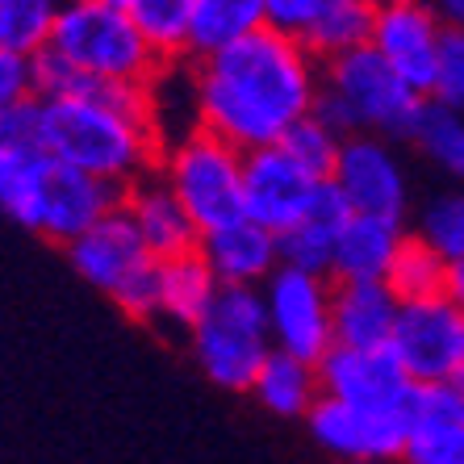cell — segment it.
Returning a JSON list of instances; mask_svg holds the SVG:
<instances>
[{
  "label": "cell",
  "instance_id": "cell-1",
  "mask_svg": "<svg viewBox=\"0 0 464 464\" xmlns=\"http://www.w3.org/2000/svg\"><path fill=\"white\" fill-rule=\"evenodd\" d=\"M318 67L297 43L259 25L243 43L201 59L193 72L197 126L238 155L264 151L310 118Z\"/></svg>",
  "mask_w": 464,
  "mask_h": 464
},
{
  "label": "cell",
  "instance_id": "cell-2",
  "mask_svg": "<svg viewBox=\"0 0 464 464\" xmlns=\"http://www.w3.org/2000/svg\"><path fill=\"white\" fill-rule=\"evenodd\" d=\"M38 151L59 168L126 188L139 176H147L155 139L151 121L118 105L51 101V105H38Z\"/></svg>",
  "mask_w": 464,
  "mask_h": 464
},
{
  "label": "cell",
  "instance_id": "cell-3",
  "mask_svg": "<svg viewBox=\"0 0 464 464\" xmlns=\"http://www.w3.org/2000/svg\"><path fill=\"white\" fill-rule=\"evenodd\" d=\"M419 109L422 97H414L411 88L381 63V54L372 46H356V51L326 63L318 92H314L310 118L331 130L339 142L356 139L364 130H377L372 139L381 142H411Z\"/></svg>",
  "mask_w": 464,
  "mask_h": 464
},
{
  "label": "cell",
  "instance_id": "cell-4",
  "mask_svg": "<svg viewBox=\"0 0 464 464\" xmlns=\"http://www.w3.org/2000/svg\"><path fill=\"white\" fill-rule=\"evenodd\" d=\"M46 46L76 72L109 84H147L160 67L130 25L126 0H76L54 9Z\"/></svg>",
  "mask_w": 464,
  "mask_h": 464
},
{
  "label": "cell",
  "instance_id": "cell-5",
  "mask_svg": "<svg viewBox=\"0 0 464 464\" xmlns=\"http://www.w3.org/2000/svg\"><path fill=\"white\" fill-rule=\"evenodd\" d=\"M193 335V356L214 385L222 389H251L268 343V318H264V297L259 289H230L218 285L206 318L188 331Z\"/></svg>",
  "mask_w": 464,
  "mask_h": 464
},
{
  "label": "cell",
  "instance_id": "cell-6",
  "mask_svg": "<svg viewBox=\"0 0 464 464\" xmlns=\"http://www.w3.org/2000/svg\"><path fill=\"white\" fill-rule=\"evenodd\" d=\"M163 184L188 214L197 235L243 222V155L209 134H188L163 163Z\"/></svg>",
  "mask_w": 464,
  "mask_h": 464
},
{
  "label": "cell",
  "instance_id": "cell-7",
  "mask_svg": "<svg viewBox=\"0 0 464 464\" xmlns=\"http://www.w3.org/2000/svg\"><path fill=\"white\" fill-rule=\"evenodd\" d=\"M389 356L411 385H460L464 372V310L448 297L401 302L389 335Z\"/></svg>",
  "mask_w": 464,
  "mask_h": 464
},
{
  "label": "cell",
  "instance_id": "cell-8",
  "mask_svg": "<svg viewBox=\"0 0 464 464\" xmlns=\"http://www.w3.org/2000/svg\"><path fill=\"white\" fill-rule=\"evenodd\" d=\"M272 352L318 364L331 347V285L323 276L276 268L259 289Z\"/></svg>",
  "mask_w": 464,
  "mask_h": 464
},
{
  "label": "cell",
  "instance_id": "cell-9",
  "mask_svg": "<svg viewBox=\"0 0 464 464\" xmlns=\"http://www.w3.org/2000/svg\"><path fill=\"white\" fill-rule=\"evenodd\" d=\"M326 184L339 193L347 214L385 218V222L406 218V172H401L398 155L389 151V142L372 139V134H356V139L339 142L335 168H331Z\"/></svg>",
  "mask_w": 464,
  "mask_h": 464
},
{
  "label": "cell",
  "instance_id": "cell-10",
  "mask_svg": "<svg viewBox=\"0 0 464 464\" xmlns=\"http://www.w3.org/2000/svg\"><path fill=\"white\" fill-rule=\"evenodd\" d=\"M314 372H318V398L356 406V411L401 414L414 393L411 377L389 356V347H377V352L326 347V356L314 364Z\"/></svg>",
  "mask_w": 464,
  "mask_h": 464
},
{
  "label": "cell",
  "instance_id": "cell-11",
  "mask_svg": "<svg viewBox=\"0 0 464 464\" xmlns=\"http://www.w3.org/2000/svg\"><path fill=\"white\" fill-rule=\"evenodd\" d=\"M323 184L326 180L302 172L281 147L247 151L243 155V218L268 235H285L310 214Z\"/></svg>",
  "mask_w": 464,
  "mask_h": 464
},
{
  "label": "cell",
  "instance_id": "cell-12",
  "mask_svg": "<svg viewBox=\"0 0 464 464\" xmlns=\"http://www.w3.org/2000/svg\"><path fill=\"white\" fill-rule=\"evenodd\" d=\"M440 34L443 30L427 5L393 0V5H377L372 9L368 46L381 54V63L411 88L414 97L427 101L435 80V59H440Z\"/></svg>",
  "mask_w": 464,
  "mask_h": 464
},
{
  "label": "cell",
  "instance_id": "cell-13",
  "mask_svg": "<svg viewBox=\"0 0 464 464\" xmlns=\"http://www.w3.org/2000/svg\"><path fill=\"white\" fill-rule=\"evenodd\" d=\"M305 419H310L314 440L347 464H381L401 456L406 411L381 414V411H356V406H339L331 398H318L305 411Z\"/></svg>",
  "mask_w": 464,
  "mask_h": 464
},
{
  "label": "cell",
  "instance_id": "cell-14",
  "mask_svg": "<svg viewBox=\"0 0 464 464\" xmlns=\"http://www.w3.org/2000/svg\"><path fill=\"white\" fill-rule=\"evenodd\" d=\"M401 460L411 464H464V389L414 385L406 401Z\"/></svg>",
  "mask_w": 464,
  "mask_h": 464
},
{
  "label": "cell",
  "instance_id": "cell-15",
  "mask_svg": "<svg viewBox=\"0 0 464 464\" xmlns=\"http://www.w3.org/2000/svg\"><path fill=\"white\" fill-rule=\"evenodd\" d=\"M67 259H72V268H76L88 285H97V289L109 293V297H113L130 276H139L142 268L155 264L121 209L101 218L97 227L84 230L80 238H72V243H67Z\"/></svg>",
  "mask_w": 464,
  "mask_h": 464
},
{
  "label": "cell",
  "instance_id": "cell-16",
  "mask_svg": "<svg viewBox=\"0 0 464 464\" xmlns=\"http://www.w3.org/2000/svg\"><path fill=\"white\" fill-rule=\"evenodd\" d=\"M121 193L126 188H118V184L51 163L46 188H43V222H38V230L59 238V243H72V238H80L84 230L97 227L101 218L121 209Z\"/></svg>",
  "mask_w": 464,
  "mask_h": 464
},
{
  "label": "cell",
  "instance_id": "cell-17",
  "mask_svg": "<svg viewBox=\"0 0 464 464\" xmlns=\"http://www.w3.org/2000/svg\"><path fill=\"white\" fill-rule=\"evenodd\" d=\"M121 214L130 218V227H134L139 243L147 247V256H151L155 264L197 251V238L201 235L193 230L188 214L176 206V197L168 193V184L155 180V176H139L134 184H126Z\"/></svg>",
  "mask_w": 464,
  "mask_h": 464
},
{
  "label": "cell",
  "instance_id": "cell-18",
  "mask_svg": "<svg viewBox=\"0 0 464 464\" xmlns=\"http://www.w3.org/2000/svg\"><path fill=\"white\" fill-rule=\"evenodd\" d=\"M197 256L218 285L256 289L259 281H268L276 272V235L251 227L243 218V222H230V227L197 238Z\"/></svg>",
  "mask_w": 464,
  "mask_h": 464
},
{
  "label": "cell",
  "instance_id": "cell-19",
  "mask_svg": "<svg viewBox=\"0 0 464 464\" xmlns=\"http://www.w3.org/2000/svg\"><path fill=\"white\" fill-rule=\"evenodd\" d=\"M393 318H398V302L381 281L331 289V347H352V352L389 347Z\"/></svg>",
  "mask_w": 464,
  "mask_h": 464
},
{
  "label": "cell",
  "instance_id": "cell-20",
  "mask_svg": "<svg viewBox=\"0 0 464 464\" xmlns=\"http://www.w3.org/2000/svg\"><path fill=\"white\" fill-rule=\"evenodd\" d=\"M347 206L339 201V193L331 184L318 188L310 214L297 222L293 230L276 235V268L302 272V276H323L331 272V251H335V235L347 222Z\"/></svg>",
  "mask_w": 464,
  "mask_h": 464
},
{
  "label": "cell",
  "instance_id": "cell-21",
  "mask_svg": "<svg viewBox=\"0 0 464 464\" xmlns=\"http://www.w3.org/2000/svg\"><path fill=\"white\" fill-rule=\"evenodd\" d=\"M401 222H385V218H347L335 235V251H331V272L339 285H360V281H385V268L393 251L401 243Z\"/></svg>",
  "mask_w": 464,
  "mask_h": 464
},
{
  "label": "cell",
  "instance_id": "cell-22",
  "mask_svg": "<svg viewBox=\"0 0 464 464\" xmlns=\"http://www.w3.org/2000/svg\"><path fill=\"white\" fill-rule=\"evenodd\" d=\"M264 25V0H188V54L209 59Z\"/></svg>",
  "mask_w": 464,
  "mask_h": 464
},
{
  "label": "cell",
  "instance_id": "cell-23",
  "mask_svg": "<svg viewBox=\"0 0 464 464\" xmlns=\"http://www.w3.org/2000/svg\"><path fill=\"white\" fill-rule=\"evenodd\" d=\"M155 268H160V310H155V318H168V323L193 331L206 318L209 302H214L218 281L209 276V268L201 264L197 251H188L180 259H163Z\"/></svg>",
  "mask_w": 464,
  "mask_h": 464
},
{
  "label": "cell",
  "instance_id": "cell-24",
  "mask_svg": "<svg viewBox=\"0 0 464 464\" xmlns=\"http://www.w3.org/2000/svg\"><path fill=\"white\" fill-rule=\"evenodd\" d=\"M46 160L38 147H0V209L25 230L43 222V188H46Z\"/></svg>",
  "mask_w": 464,
  "mask_h": 464
},
{
  "label": "cell",
  "instance_id": "cell-25",
  "mask_svg": "<svg viewBox=\"0 0 464 464\" xmlns=\"http://www.w3.org/2000/svg\"><path fill=\"white\" fill-rule=\"evenodd\" d=\"M372 9L368 0H323L318 17L310 22V30L297 38L310 59H339V54L368 46V30H372Z\"/></svg>",
  "mask_w": 464,
  "mask_h": 464
},
{
  "label": "cell",
  "instance_id": "cell-26",
  "mask_svg": "<svg viewBox=\"0 0 464 464\" xmlns=\"http://www.w3.org/2000/svg\"><path fill=\"white\" fill-rule=\"evenodd\" d=\"M251 393L264 401V411L293 419V414H305L318 401V372L305 360H293L285 352H268L256 381H251Z\"/></svg>",
  "mask_w": 464,
  "mask_h": 464
},
{
  "label": "cell",
  "instance_id": "cell-27",
  "mask_svg": "<svg viewBox=\"0 0 464 464\" xmlns=\"http://www.w3.org/2000/svg\"><path fill=\"white\" fill-rule=\"evenodd\" d=\"M456 264H443L431 247H422L414 235H401L398 251L385 268V289L393 293V302H427V297H443L448 289V272Z\"/></svg>",
  "mask_w": 464,
  "mask_h": 464
},
{
  "label": "cell",
  "instance_id": "cell-28",
  "mask_svg": "<svg viewBox=\"0 0 464 464\" xmlns=\"http://www.w3.org/2000/svg\"><path fill=\"white\" fill-rule=\"evenodd\" d=\"M126 13L155 63L188 54V0H126Z\"/></svg>",
  "mask_w": 464,
  "mask_h": 464
},
{
  "label": "cell",
  "instance_id": "cell-29",
  "mask_svg": "<svg viewBox=\"0 0 464 464\" xmlns=\"http://www.w3.org/2000/svg\"><path fill=\"white\" fill-rule=\"evenodd\" d=\"M51 0H0V51L17 54V59H34L51 43L54 25Z\"/></svg>",
  "mask_w": 464,
  "mask_h": 464
},
{
  "label": "cell",
  "instance_id": "cell-30",
  "mask_svg": "<svg viewBox=\"0 0 464 464\" xmlns=\"http://www.w3.org/2000/svg\"><path fill=\"white\" fill-rule=\"evenodd\" d=\"M411 139L435 168H443V172H460L464 168V121H460L456 109H443V105H435V101H422Z\"/></svg>",
  "mask_w": 464,
  "mask_h": 464
},
{
  "label": "cell",
  "instance_id": "cell-31",
  "mask_svg": "<svg viewBox=\"0 0 464 464\" xmlns=\"http://www.w3.org/2000/svg\"><path fill=\"white\" fill-rule=\"evenodd\" d=\"M422 247H431L443 264H464V197L460 193H443L419 218V235Z\"/></svg>",
  "mask_w": 464,
  "mask_h": 464
},
{
  "label": "cell",
  "instance_id": "cell-32",
  "mask_svg": "<svg viewBox=\"0 0 464 464\" xmlns=\"http://www.w3.org/2000/svg\"><path fill=\"white\" fill-rule=\"evenodd\" d=\"M276 147H281L302 172H310L314 180H326L331 168H335V155H339V139L326 126H318L314 118H302L297 126H289Z\"/></svg>",
  "mask_w": 464,
  "mask_h": 464
},
{
  "label": "cell",
  "instance_id": "cell-33",
  "mask_svg": "<svg viewBox=\"0 0 464 464\" xmlns=\"http://www.w3.org/2000/svg\"><path fill=\"white\" fill-rule=\"evenodd\" d=\"M427 101L460 113V101H464V34L460 30L440 34V59H435V80Z\"/></svg>",
  "mask_w": 464,
  "mask_h": 464
},
{
  "label": "cell",
  "instance_id": "cell-34",
  "mask_svg": "<svg viewBox=\"0 0 464 464\" xmlns=\"http://www.w3.org/2000/svg\"><path fill=\"white\" fill-rule=\"evenodd\" d=\"M113 302L121 305V314H130L134 323H151L155 310H160V268H142L139 276H130L118 293H113Z\"/></svg>",
  "mask_w": 464,
  "mask_h": 464
},
{
  "label": "cell",
  "instance_id": "cell-35",
  "mask_svg": "<svg viewBox=\"0 0 464 464\" xmlns=\"http://www.w3.org/2000/svg\"><path fill=\"white\" fill-rule=\"evenodd\" d=\"M0 147H38V101L0 109Z\"/></svg>",
  "mask_w": 464,
  "mask_h": 464
},
{
  "label": "cell",
  "instance_id": "cell-36",
  "mask_svg": "<svg viewBox=\"0 0 464 464\" xmlns=\"http://www.w3.org/2000/svg\"><path fill=\"white\" fill-rule=\"evenodd\" d=\"M30 101V59L0 51V109H13Z\"/></svg>",
  "mask_w": 464,
  "mask_h": 464
}]
</instances>
